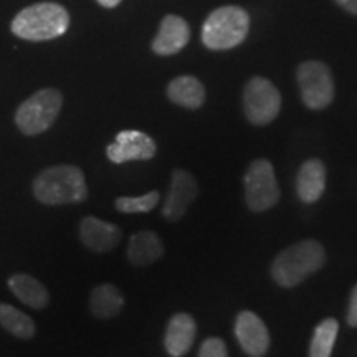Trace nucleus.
<instances>
[{"mask_svg":"<svg viewBox=\"0 0 357 357\" xmlns=\"http://www.w3.org/2000/svg\"><path fill=\"white\" fill-rule=\"evenodd\" d=\"M70 26V13L60 3L38 2L24 8L12 20L13 35L29 42H47L61 37Z\"/></svg>","mask_w":357,"mask_h":357,"instance_id":"obj_1","label":"nucleus"},{"mask_svg":"<svg viewBox=\"0 0 357 357\" xmlns=\"http://www.w3.org/2000/svg\"><path fill=\"white\" fill-rule=\"evenodd\" d=\"M33 195L40 204L66 205L84 202L88 187L84 174L77 166H53L35 177Z\"/></svg>","mask_w":357,"mask_h":357,"instance_id":"obj_2","label":"nucleus"},{"mask_svg":"<svg viewBox=\"0 0 357 357\" xmlns=\"http://www.w3.org/2000/svg\"><path fill=\"white\" fill-rule=\"evenodd\" d=\"M323 245L316 240H303L280 253L271 265L275 281L284 288H293L316 273L324 265Z\"/></svg>","mask_w":357,"mask_h":357,"instance_id":"obj_3","label":"nucleus"},{"mask_svg":"<svg viewBox=\"0 0 357 357\" xmlns=\"http://www.w3.org/2000/svg\"><path fill=\"white\" fill-rule=\"evenodd\" d=\"M250 17L243 8L229 6L213 10L202 26V42L211 50H230L247 38Z\"/></svg>","mask_w":357,"mask_h":357,"instance_id":"obj_4","label":"nucleus"},{"mask_svg":"<svg viewBox=\"0 0 357 357\" xmlns=\"http://www.w3.org/2000/svg\"><path fill=\"white\" fill-rule=\"evenodd\" d=\"M63 106V96L58 89L45 88L22 102L15 113V124L25 136H38L50 129Z\"/></svg>","mask_w":357,"mask_h":357,"instance_id":"obj_5","label":"nucleus"},{"mask_svg":"<svg viewBox=\"0 0 357 357\" xmlns=\"http://www.w3.org/2000/svg\"><path fill=\"white\" fill-rule=\"evenodd\" d=\"M245 197L253 212L268 211L278 202L280 189L270 160L257 159L250 164L245 174Z\"/></svg>","mask_w":357,"mask_h":357,"instance_id":"obj_6","label":"nucleus"},{"mask_svg":"<svg viewBox=\"0 0 357 357\" xmlns=\"http://www.w3.org/2000/svg\"><path fill=\"white\" fill-rule=\"evenodd\" d=\"M243 108L250 123L258 126L271 123L281 109L280 91L266 78H252L243 91Z\"/></svg>","mask_w":357,"mask_h":357,"instance_id":"obj_7","label":"nucleus"},{"mask_svg":"<svg viewBox=\"0 0 357 357\" xmlns=\"http://www.w3.org/2000/svg\"><path fill=\"white\" fill-rule=\"evenodd\" d=\"M303 102L310 109H324L334 98L333 75L321 61H306L298 68Z\"/></svg>","mask_w":357,"mask_h":357,"instance_id":"obj_8","label":"nucleus"},{"mask_svg":"<svg viewBox=\"0 0 357 357\" xmlns=\"http://www.w3.org/2000/svg\"><path fill=\"white\" fill-rule=\"evenodd\" d=\"M155 142L151 136L141 131H121L116 141L108 146L106 155L111 162L123 164L129 160H149L155 155Z\"/></svg>","mask_w":357,"mask_h":357,"instance_id":"obj_9","label":"nucleus"},{"mask_svg":"<svg viewBox=\"0 0 357 357\" xmlns=\"http://www.w3.org/2000/svg\"><path fill=\"white\" fill-rule=\"evenodd\" d=\"M197 182L192 174L182 169L172 172L171 177V187H169L166 204H164L162 215L167 218L169 222L181 220L185 215V212L189 211V207L197 197Z\"/></svg>","mask_w":357,"mask_h":357,"instance_id":"obj_10","label":"nucleus"},{"mask_svg":"<svg viewBox=\"0 0 357 357\" xmlns=\"http://www.w3.org/2000/svg\"><path fill=\"white\" fill-rule=\"evenodd\" d=\"M235 334L242 349L252 357H261L270 347V334L255 312L242 311L236 316Z\"/></svg>","mask_w":357,"mask_h":357,"instance_id":"obj_11","label":"nucleus"},{"mask_svg":"<svg viewBox=\"0 0 357 357\" xmlns=\"http://www.w3.org/2000/svg\"><path fill=\"white\" fill-rule=\"evenodd\" d=\"M79 238L86 248L96 253H105L118 247L123 238V231L114 223L102 222L96 217H86L79 225Z\"/></svg>","mask_w":357,"mask_h":357,"instance_id":"obj_12","label":"nucleus"},{"mask_svg":"<svg viewBox=\"0 0 357 357\" xmlns=\"http://www.w3.org/2000/svg\"><path fill=\"white\" fill-rule=\"evenodd\" d=\"M190 38L187 22L178 15H166L160 22L159 32L153 40V50L160 56L176 55Z\"/></svg>","mask_w":357,"mask_h":357,"instance_id":"obj_13","label":"nucleus"},{"mask_svg":"<svg viewBox=\"0 0 357 357\" xmlns=\"http://www.w3.org/2000/svg\"><path fill=\"white\" fill-rule=\"evenodd\" d=\"M195 334H197V326H195L194 318L185 312L176 314L169 321L166 337H164L166 351L172 357H182L194 344Z\"/></svg>","mask_w":357,"mask_h":357,"instance_id":"obj_14","label":"nucleus"},{"mask_svg":"<svg viewBox=\"0 0 357 357\" xmlns=\"http://www.w3.org/2000/svg\"><path fill=\"white\" fill-rule=\"evenodd\" d=\"M326 187V167L319 159H310L298 172L296 190L303 202L312 204L321 199Z\"/></svg>","mask_w":357,"mask_h":357,"instance_id":"obj_15","label":"nucleus"},{"mask_svg":"<svg viewBox=\"0 0 357 357\" xmlns=\"http://www.w3.org/2000/svg\"><path fill=\"white\" fill-rule=\"evenodd\" d=\"M164 255L162 240L151 230L137 231L129 238L128 258L134 266H146Z\"/></svg>","mask_w":357,"mask_h":357,"instance_id":"obj_16","label":"nucleus"},{"mask_svg":"<svg viewBox=\"0 0 357 357\" xmlns=\"http://www.w3.org/2000/svg\"><path fill=\"white\" fill-rule=\"evenodd\" d=\"M8 288L25 306L32 310H45L50 303L48 289L33 276L19 273L8 278Z\"/></svg>","mask_w":357,"mask_h":357,"instance_id":"obj_17","label":"nucleus"},{"mask_svg":"<svg viewBox=\"0 0 357 357\" xmlns=\"http://www.w3.org/2000/svg\"><path fill=\"white\" fill-rule=\"evenodd\" d=\"M169 100L187 109H197L205 101V88L195 77H178L167 86Z\"/></svg>","mask_w":357,"mask_h":357,"instance_id":"obj_18","label":"nucleus"},{"mask_svg":"<svg viewBox=\"0 0 357 357\" xmlns=\"http://www.w3.org/2000/svg\"><path fill=\"white\" fill-rule=\"evenodd\" d=\"M124 306L121 291L114 284L105 283L96 287L89 296V310L100 319H109L119 314Z\"/></svg>","mask_w":357,"mask_h":357,"instance_id":"obj_19","label":"nucleus"},{"mask_svg":"<svg viewBox=\"0 0 357 357\" xmlns=\"http://www.w3.org/2000/svg\"><path fill=\"white\" fill-rule=\"evenodd\" d=\"M0 324L6 331L20 339H30L35 334L33 319L7 303H0Z\"/></svg>","mask_w":357,"mask_h":357,"instance_id":"obj_20","label":"nucleus"},{"mask_svg":"<svg viewBox=\"0 0 357 357\" xmlns=\"http://www.w3.org/2000/svg\"><path fill=\"white\" fill-rule=\"evenodd\" d=\"M339 324L336 319H324L316 328L314 336L311 339L310 357H331L334 342H336Z\"/></svg>","mask_w":357,"mask_h":357,"instance_id":"obj_21","label":"nucleus"},{"mask_svg":"<svg viewBox=\"0 0 357 357\" xmlns=\"http://www.w3.org/2000/svg\"><path fill=\"white\" fill-rule=\"evenodd\" d=\"M159 204V192L151 190L141 197H119L116 199V208L123 213H146Z\"/></svg>","mask_w":357,"mask_h":357,"instance_id":"obj_22","label":"nucleus"},{"mask_svg":"<svg viewBox=\"0 0 357 357\" xmlns=\"http://www.w3.org/2000/svg\"><path fill=\"white\" fill-rule=\"evenodd\" d=\"M199 357H229L225 342L218 337H211L200 347Z\"/></svg>","mask_w":357,"mask_h":357,"instance_id":"obj_23","label":"nucleus"},{"mask_svg":"<svg viewBox=\"0 0 357 357\" xmlns=\"http://www.w3.org/2000/svg\"><path fill=\"white\" fill-rule=\"evenodd\" d=\"M347 323H349L352 328H357V287L351 294L349 311H347Z\"/></svg>","mask_w":357,"mask_h":357,"instance_id":"obj_24","label":"nucleus"},{"mask_svg":"<svg viewBox=\"0 0 357 357\" xmlns=\"http://www.w3.org/2000/svg\"><path fill=\"white\" fill-rule=\"evenodd\" d=\"M336 2L352 15H357V0H336Z\"/></svg>","mask_w":357,"mask_h":357,"instance_id":"obj_25","label":"nucleus"},{"mask_svg":"<svg viewBox=\"0 0 357 357\" xmlns=\"http://www.w3.org/2000/svg\"><path fill=\"white\" fill-rule=\"evenodd\" d=\"M98 3H100L101 7H106V8H114L118 7L119 3H121V0H96Z\"/></svg>","mask_w":357,"mask_h":357,"instance_id":"obj_26","label":"nucleus"}]
</instances>
